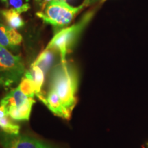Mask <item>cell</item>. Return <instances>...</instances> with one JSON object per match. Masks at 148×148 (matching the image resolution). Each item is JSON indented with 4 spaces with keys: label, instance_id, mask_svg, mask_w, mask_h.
Masks as SVG:
<instances>
[{
    "label": "cell",
    "instance_id": "cell-1",
    "mask_svg": "<svg viewBox=\"0 0 148 148\" xmlns=\"http://www.w3.org/2000/svg\"><path fill=\"white\" fill-rule=\"evenodd\" d=\"M78 75L75 68L65 60H60L51 71L50 87L57 92L65 108L72 112L77 103Z\"/></svg>",
    "mask_w": 148,
    "mask_h": 148
},
{
    "label": "cell",
    "instance_id": "cell-2",
    "mask_svg": "<svg viewBox=\"0 0 148 148\" xmlns=\"http://www.w3.org/2000/svg\"><path fill=\"white\" fill-rule=\"evenodd\" d=\"M95 10L86 12L78 22L71 26L58 31L53 37L47 47H53L59 51L60 60H65L66 56L73 49L75 43L79 39L80 34L92 19Z\"/></svg>",
    "mask_w": 148,
    "mask_h": 148
},
{
    "label": "cell",
    "instance_id": "cell-3",
    "mask_svg": "<svg viewBox=\"0 0 148 148\" xmlns=\"http://www.w3.org/2000/svg\"><path fill=\"white\" fill-rule=\"evenodd\" d=\"M84 7L83 3L78 7H73L66 1H53L46 6L45 10L36 12V16L44 23L51 25L59 30L69 25Z\"/></svg>",
    "mask_w": 148,
    "mask_h": 148
},
{
    "label": "cell",
    "instance_id": "cell-4",
    "mask_svg": "<svg viewBox=\"0 0 148 148\" xmlns=\"http://www.w3.org/2000/svg\"><path fill=\"white\" fill-rule=\"evenodd\" d=\"M25 71L21 56L13 55L0 45V84L5 88L10 87L21 81Z\"/></svg>",
    "mask_w": 148,
    "mask_h": 148
},
{
    "label": "cell",
    "instance_id": "cell-5",
    "mask_svg": "<svg viewBox=\"0 0 148 148\" xmlns=\"http://www.w3.org/2000/svg\"><path fill=\"white\" fill-rule=\"evenodd\" d=\"M0 145L3 148H54L36 138L22 134H9L0 131Z\"/></svg>",
    "mask_w": 148,
    "mask_h": 148
},
{
    "label": "cell",
    "instance_id": "cell-6",
    "mask_svg": "<svg viewBox=\"0 0 148 148\" xmlns=\"http://www.w3.org/2000/svg\"><path fill=\"white\" fill-rule=\"evenodd\" d=\"M42 103L55 115L64 119H69L71 117V113L65 108L57 92L52 88H49Z\"/></svg>",
    "mask_w": 148,
    "mask_h": 148
},
{
    "label": "cell",
    "instance_id": "cell-7",
    "mask_svg": "<svg viewBox=\"0 0 148 148\" xmlns=\"http://www.w3.org/2000/svg\"><path fill=\"white\" fill-rule=\"evenodd\" d=\"M60 56V53L57 49L53 47H47L42 51V53L37 57L32 64L38 66L46 75L57 63L58 56Z\"/></svg>",
    "mask_w": 148,
    "mask_h": 148
},
{
    "label": "cell",
    "instance_id": "cell-8",
    "mask_svg": "<svg viewBox=\"0 0 148 148\" xmlns=\"http://www.w3.org/2000/svg\"><path fill=\"white\" fill-rule=\"evenodd\" d=\"M23 37L15 29L0 23V45L14 49L21 43Z\"/></svg>",
    "mask_w": 148,
    "mask_h": 148
},
{
    "label": "cell",
    "instance_id": "cell-9",
    "mask_svg": "<svg viewBox=\"0 0 148 148\" xmlns=\"http://www.w3.org/2000/svg\"><path fill=\"white\" fill-rule=\"evenodd\" d=\"M34 103V97L29 98L20 106L7 109L8 115L13 121H28Z\"/></svg>",
    "mask_w": 148,
    "mask_h": 148
},
{
    "label": "cell",
    "instance_id": "cell-10",
    "mask_svg": "<svg viewBox=\"0 0 148 148\" xmlns=\"http://www.w3.org/2000/svg\"><path fill=\"white\" fill-rule=\"evenodd\" d=\"M31 97L25 95L21 91L20 88L17 87L12 89L10 92L0 101V103L5 106L7 109L9 108L17 107L22 103H25Z\"/></svg>",
    "mask_w": 148,
    "mask_h": 148
},
{
    "label": "cell",
    "instance_id": "cell-11",
    "mask_svg": "<svg viewBox=\"0 0 148 148\" xmlns=\"http://www.w3.org/2000/svg\"><path fill=\"white\" fill-rule=\"evenodd\" d=\"M19 130V125L10 119L7 108L0 103V131L9 134H18Z\"/></svg>",
    "mask_w": 148,
    "mask_h": 148
},
{
    "label": "cell",
    "instance_id": "cell-12",
    "mask_svg": "<svg viewBox=\"0 0 148 148\" xmlns=\"http://www.w3.org/2000/svg\"><path fill=\"white\" fill-rule=\"evenodd\" d=\"M29 71L30 72L35 85V90H36L35 96H36L39 100L43 102L45 99V96L42 92V88L44 84V81H45V74L39 66L34 65L32 64H31Z\"/></svg>",
    "mask_w": 148,
    "mask_h": 148
},
{
    "label": "cell",
    "instance_id": "cell-13",
    "mask_svg": "<svg viewBox=\"0 0 148 148\" xmlns=\"http://www.w3.org/2000/svg\"><path fill=\"white\" fill-rule=\"evenodd\" d=\"M1 14L9 27L13 29H18L24 25V21L17 11L13 8L6 9L1 11Z\"/></svg>",
    "mask_w": 148,
    "mask_h": 148
},
{
    "label": "cell",
    "instance_id": "cell-14",
    "mask_svg": "<svg viewBox=\"0 0 148 148\" xmlns=\"http://www.w3.org/2000/svg\"><path fill=\"white\" fill-rule=\"evenodd\" d=\"M18 86L21 90V91L28 97H34L35 92H36L35 85L29 70L25 71Z\"/></svg>",
    "mask_w": 148,
    "mask_h": 148
},
{
    "label": "cell",
    "instance_id": "cell-15",
    "mask_svg": "<svg viewBox=\"0 0 148 148\" xmlns=\"http://www.w3.org/2000/svg\"><path fill=\"white\" fill-rule=\"evenodd\" d=\"M8 5L20 14L27 12L30 8L28 0H8Z\"/></svg>",
    "mask_w": 148,
    "mask_h": 148
},
{
    "label": "cell",
    "instance_id": "cell-16",
    "mask_svg": "<svg viewBox=\"0 0 148 148\" xmlns=\"http://www.w3.org/2000/svg\"><path fill=\"white\" fill-rule=\"evenodd\" d=\"M54 1V0H41V2H40V5H41V11L45 10L46 6L49 4V3H51V1Z\"/></svg>",
    "mask_w": 148,
    "mask_h": 148
},
{
    "label": "cell",
    "instance_id": "cell-17",
    "mask_svg": "<svg viewBox=\"0 0 148 148\" xmlns=\"http://www.w3.org/2000/svg\"><path fill=\"white\" fill-rule=\"evenodd\" d=\"M101 1V0H84V2H83L82 3L85 5V7H86V6H88V5H89L93 4V3L97 2V1Z\"/></svg>",
    "mask_w": 148,
    "mask_h": 148
},
{
    "label": "cell",
    "instance_id": "cell-18",
    "mask_svg": "<svg viewBox=\"0 0 148 148\" xmlns=\"http://www.w3.org/2000/svg\"><path fill=\"white\" fill-rule=\"evenodd\" d=\"M1 2H3L5 3H6V5H8V0H0Z\"/></svg>",
    "mask_w": 148,
    "mask_h": 148
},
{
    "label": "cell",
    "instance_id": "cell-19",
    "mask_svg": "<svg viewBox=\"0 0 148 148\" xmlns=\"http://www.w3.org/2000/svg\"><path fill=\"white\" fill-rule=\"evenodd\" d=\"M36 1L38 2L39 4H40V2H41V0H36Z\"/></svg>",
    "mask_w": 148,
    "mask_h": 148
}]
</instances>
